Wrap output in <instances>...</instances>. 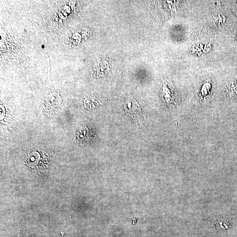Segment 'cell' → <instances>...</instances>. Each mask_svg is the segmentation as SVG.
<instances>
[{
    "label": "cell",
    "instance_id": "obj_1",
    "mask_svg": "<svg viewBox=\"0 0 237 237\" xmlns=\"http://www.w3.org/2000/svg\"><path fill=\"white\" fill-rule=\"evenodd\" d=\"M88 130L86 127H85L84 128H80L79 130L78 133H77V138L79 140L83 141L84 140H87L88 138Z\"/></svg>",
    "mask_w": 237,
    "mask_h": 237
},
{
    "label": "cell",
    "instance_id": "obj_2",
    "mask_svg": "<svg viewBox=\"0 0 237 237\" xmlns=\"http://www.w3.org/2000/svg\"><path fill=\"white\" fill-rule=\"evenodd\" d=\"M47 100L50 104L51 103H54V104L56 103L57 104L60 102L61 98L59 95L54 94L48 96L47 98Z\"/></svg>",
    "mask_w": 237,
    "mask_h": 237
}]
</instances>
